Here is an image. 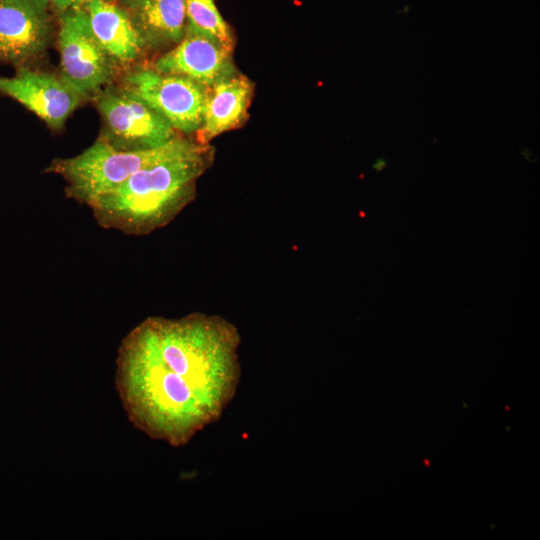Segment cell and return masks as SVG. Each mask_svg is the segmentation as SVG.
Returning a JSON list of instances; mask_svg holds the SVG:
<instances>
[{"mask_svg": "<svg viewBox=\"0 0 540 540\" xmlns=\"http://www.w3.org/2000/svg\"><path fill=\"white\" fill-rule=\"evenodd\" d=\"M121 7L146 47L177 44L185 35V0H122Z\"/></svg>", "mask_w": 540, "mask_h": 540, "instance_id": "12", "label": "cell"}, {"mask_svg": "<svg viewBox=\"0 0 540 540\" xmlns=\"http://www.w3.org/2000/svg\"><path fill=\"white\" fill-rule=\"evenodd\" d=\"M253 95V83L234 74L209 88L197 141L206 145L218 135L238 127L245 119Z\"/></svg>", "mask_w": 540, "mask_h": 540, "instance_id": "10", "label": "cell"}, {"mask_svg": "<svg viewBox=\"0 0 540 540\" xmlns=\"http://www.w3.org/2000/svg\"><path fill=\"white\" fill-rule=\"evenodd\" d=\"M104 123L100 139L119 150H145L176 136L158 112L124 87H106L96 97Z\"/></svg>", "mask_w": 540, "mask_h": 540, "instance_id": "4", "label": "cell"}, {"mask_svg": "<svg viewBox=\"0 0 540 540\" xmlns=\"http://www.w3.org/2000/svg\"><path fill=\"white\" fill-rule=\"evenodd\" d=\"M84 9L94 36L115 63H131L141 55L146 45L122 7L89 0Z\"/></svg>", "mask_w": 540, "mask_h": 540, "instance_id": "11", "label": "cell"}, {"mask_svg": "<svg viewBox=\"0 0 540 540\" xmlns=\"http://www.w3.org/2000/svg\"><path fill=\"white\" fill-rule=\"evenodd\" d=\"M186 29L205 34L232 51L233 36L214 0H185Z\"/></svg>", "mask_w": 540, "mask_h": 540, "instance_id": "13", "label": "cell"}, {"mask_svg": "<svg viewBox=\"0 0 540 540\" xmlns=\"http://www.w3.org/2000/svg\"><path fill=\"white\" fill-rule=\"evenodd\" d=\"M107 1H110V2H111V1H114V0H107Z\"/></svg>", "mask_w": 540, "mask_h": 540, "instance_id": "16", "label": "cell"}, {"mask_svg": "<svg viewBox=\"0 0 540 540\" xmlns=\"http://www.w3.org/2000/svg\"><path fill=\"white\" fill-rule=\"evenodd\" d=\"M211 151L147 165L88 207L97 223L128 235L152 233L172 222L195 197Z\"/></svg>", "mask_w": 540, "mask_h": 540, "instance_id": "2", "label": "cell"}, {"mask_svg": "<svg viewBox=\"0 0 540 540\" xmlns=\"http://www.w3.org/2000/svg\"><path fill=\"white\" fill-rule=\"evenodd\" d=\"M57 10L67 11L85 5L89 0H48Z\"/></svg>", "mask_w": 540, "mask_h": 540, "instance_id": "14", "label": "cell"}, {"mask_svg": "<svg viewBox=\"0 0 540 540\" xmlns=\"http://www.w3.org/2000/svg\"><path fill=\"white\" fill-rule=\"evenodd\" d=\"M386 165V162L384 159H379L376 161V163L374 164V168L377 170V171H380L382 170Z\"/></svg>", "mask_w": 540, "mask_h": 540, "instance_id": "15", "label": "cell"}, {"mask_svg": "<svg viewBox=\"0 0 540 540\" xmlns=\"http://www.w3.org/2000/svg\"><path fill=\"white\" fill-rule=\"evenodd\" d=\"M231 52L219 41L186 29L182 40L157 59L154 69L211 88L235 74Z\"/></svg>", "mask_w": 540, "mask_h": 540, "instance_id": "9", "label": "cell"}, {"mask_svg": "<svg viewBox=\"0 0 540 540\" xmlns=\"http://www.w3.org/2000/svg\"><path fill=\"white\" fill-rule=\"evenodd\" d=\"M0 92L20 102L52 129L62 128L84 97L62 76L29 69L0 78Z\"/></svg>", "mask_w": 540, "mask_h": 540, "instance_id": "7", "label": "cell"}, {"mask_svg": "<svg viewBox=\"0 0 540 540\" xmlns=\"http://www.w3.org/2000/svg\"><path fill=\"white\" fill-rule=\"evenodd\" d=\"M48 0H0V61L20 64L39 55L50 37Z\"/></svg>", "mask_w": 540, "mask_h": 540, "instance_id": "8", "label": "cell"}, {"mask_svg": "<svg viewBox=\"0 0 540 540\" xmlns=\"http://www.w3.org/2000/svg\"><path fill=\"white\" fill-rule=\"evenodd\" d=\"M124 86L164 117L175 131L190 134L200 128L208 87L154 68L130 72Z\"/></svg>", "mask_w": 540, "mask_h": 540, "instance_id": "6", "label": "cell"}, {"mask_svg": "<svg viewBox=\"0 0 540 540\" xmlns=\"http://www.w3.org/2000/svg\"><path fill=\"white\" fill-rule=\"evenodd\" d=\"M238 328L219 315L148 317L122 340L115 384L130 422L179 447L216 422L241 377Z\"/></svg>", "mask_w": 540, "mask_h": 540, "instance_id": "1", "label": "cell"}, {"mask_svg": "<svg viewBox=\"0 0 540 540\" xmlns=\"http://www.w3.org/2000/svg\"><path fill=\"white\" fill-rule=\"evenodd\" d=\"M61 76L81 95L98 94L116 64L94 36L85 9L64 11L58 35Z\"/></svg>", "mask_w": 540, "mask_h": 540, "instance_id": "5", "label": "cell"}, {"mask_svg": "<svg viewBox=\"0 0 540 540\" xmlns=\"http://www.w3.org/2000/svg\"><path fill=\"white\" fill-rule=\"evenodd\" d=\"M207 149L206 145L180 136L155 148L133 151L116 149L99 138L76 156L53 160L46 171L65 180L67 197L89 206L147 165Z\"/></svg>", "mask_w": 540, "mask_h": 540, "instance_id": "3", "label": "cell"}]
</instances>
